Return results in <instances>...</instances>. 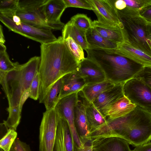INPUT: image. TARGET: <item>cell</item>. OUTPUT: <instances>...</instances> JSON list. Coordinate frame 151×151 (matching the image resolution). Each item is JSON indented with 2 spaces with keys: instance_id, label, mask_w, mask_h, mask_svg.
<instances>
[{
  "instance_id": "cell-1",
  "label": "cell",
  "mask_w": 151,
  "mask_h": 151,
  "mask_svg": "<svg viewBox=\"0 0 151 151\" xmlns=\"http://www.w3.org/2000/svg\"><path fill=\"white\" fill-rule=\"evenodd\" d=\"M38 70L40 78V103H43L46 94L58 80L65 75L77 70L79 63L72 54L62 37L40 45Z\"/></svg>"
},
{
  "instance_id": "cell-2",
  "label": "cell",
  "mask_w": 151,
  "mask_h": 151,
  "mask_svg": "<svg viewBox=\"0 0 151 151\" xmlns=\"http://www.w3.org/2000/svg\"><path fill=\"white\" fill-rule=\"evenodd\" d=\"M115 50L89 47L86 50L87 57L101 67L106 80L115 84H124L134 78L144 67L115 53Z\"/></svg>"
},
{
  "instance_id": "cell-3",
  "label": "cell",
  "mask_w": 151,
  "mask_h": 151,
  "mask_svg": "<svg viewBox=\"0 0 151 151\" xmlns=\"http://www.w3.org/2000/svg\"><path fill=\"white\" fill-rule=\"evenodd\" d=\"M112 137L123 139L133 147L151 141V113L136 107L127 115L115 119Z\"/></svg>"
},
{
  "instance_id": "cell-4",
  "label": "cell",
  "mask_w": 151,
  "mask_h": 151,
  "mask_svg": "<svg viewBox=\"0 0 151 151\" xmlns=\"http://www.w3.org/2000/svg\"><path fill=\"white\" fill-rule=\"evenodd\" d=\"M40 57H32L7 72L0 71V83L8 102V108L19 105L23 95L29 91L32 81L38 72Z\"/></svg>"
},
{
  "instance_id": "cell-5",
  "label": "cell",
  "mask_w": 151,
  "mask_h": 151,
  "mask_svg": "<svg viewBox=\"0 0 151 151\" xmlns=\"http://www.w3.org/2000/svg\"><path fill=\"white\" fill-rule=\"evenodd\" d=\"M116 11L122 24L124 42L151 57V42L147 34V22L139 11L126 7Z\"/></svg>"
},
{
  "instance_id": "cell-6",
  "label": "cell",
  "mask_w": 151,
  "mask_h": 151,
  "mask_svg": "<svg viewBox=\"0 0 151 151\" xmlns=\"http://www.w3.org/2000/svg\"><path fill=\"white\" fill-rule=\"evenodd\" d=\"M0 20L10 30L41 44L50 42L57 39L52 30L32 26L22 22L17 16L14 17L12 19L0 13Z\"/></svg>"
},
{
  "instance_id": "cell-7",
  "label": "cell",
  "mask_w": 151,
  "mask_h": 151,
  "mask_svg": "<svg viewBox=\"0 0 151 151\" xmlns=\"http://www.w3.org/2000/svg\"><path fill=\"white\" fill-rule=\"evenodd\" d=\"M46 0H19L15 14L23 22L35 27L52 30L46 23L42 12Z\"/></svg>"
},
{
  "instance_id": "cell-8",
  "label": "cell",
  "mask_w": 151,
  "mask_h": 151,
  "mask_svg": "<svg viewBox=\"0 0 151 151\" xmlns=\"http://www.w3.org/2000/svg\"><path fill=\"white\" fill-rule=\"evenodd\" d=\"M124 96L136 107L151 113V88L139 79L133 78L123 86Z\"/></svg>"
},
{
  "instance_id": "cell-9",
  "label": "cell",
  "mask_w": 151,
  "mask_h": 151,
  "mask_svg": "<svg viewBox=\"0 0 151 151\" xmlns=\"http://www.w3.org/2000/svg\"><path fill=\"white\" fill-rule=\"evenodd\" d=\"M59 117L55 108L43 113L39 129V151H52Z\"/></svg>"
},
{
  "instance_id": "cell-10",
  "label": "cell",
  "mask_w": 151,
  "mask_h": 151,
  "mask_svg": "<svg viewBox=\"0 0 151 151\" xmlns=\"http://www.w3.org/2000/svg\"><path fill=\"white\" fill-rule=\"evenodd\" d=\"M77 93L61 99L55 108L59 116L67 121L74 142L78 148L83 145L78 135L75 124L74 109L76 101Z\"/></svg>"
},
{
  "instance_id": "cell-11",
  "label": "cell",
  "mask_w": 151,
  "mask_h": 151,
  "mask_svg": "<svg viewBox=\"0 0 151 151\" xmlns=\"http://www.w3.org/2000/svg\"><path fill=\"white\" fill-rule=\"evenodd\" d=\"M99 22L111 27H119L122 24L110 0H89Z\"/></svg>"
},
{
  "instance_id": "cell-12",
  "label": "cell",
  "mask_w": 151,
  "mask_h": 151,
  "mask_svg": "<svg viewBox=\"0 0 151 151\" xmlns=\"http://www.w3.org/2000/svg\"><path fill=\"white\" fill-rule=\"evenodd\" d=\"M66 8L63 0H46L42 6L45 20L52 30H62L65 24L61 17Z\"/></svg>"
},
{
  "instance_id": "cell-13",
  "label": "cell",
  "mask_w": 151,
  "mask_h": 151,
  "mask_svg": "<svg viewBox=\"0 0 151 151\" xmlns=\"http://www.w3.org/2000/svg\"><path fill=\"white\" fill-rule=\"evenodd\" d=\"M59 116L52 151H78L67 122Z\"/></svg>"
},
{
  "instance_id": "cell-14",
  "label": "cell",
  "mask_w": 151,
  "mask_h": 151,
  "mask_svg": "<svg viewBox=\"0 0 151 151\" xmlns=\"http://www.w3.org/2000/svg\"><path fill=\"white\" fill-rule=\"evenodd\" d=\"M86 85L98 83L106 80L104 72L96 62L86 57L79 63L76 71Z\"/></svg>"
},
{
  "instance_id": "cell-15",
  "label": "cell",
  "mask_w": 151,
  "mask_h": 151,
  "mask_svg": "<svg viewBox=\"0 0 151 151\" xmlns=\"http://www.w3.org/2000/svg\"><path fill=\"white\" fill-rule=\"evenodd\" d=\"M123 84H116L111 88L99 94L92 102L100 112L106 117L110 107L124 96Z\"/></svg>"
},
{
  "instance_id": "cell-16",
  "label": "cell",
  "mask_w": 151,
  "mask_h": 151,
  "mask_svg": "<svg viewBox=\"0 0 151 151\" xmlns=\"http://www.w3.org/2000/svg\"><path fill=\"white\" fill-rule=\"evenodd\" d=\"M78 93L84 106L90 134L106 125L107 121L106 117L100 112L93 103L86 98L82 90Z\"/></svg>"
},
{
  "instance_id": "cell-17",
  "label": "cell",
  "mask_w": 151,
  "mask_h": 151,
  "mask_svg": "<svg viewBox=\"0 0 151 151\" xmlns=\"http://www.w3.org/2000/svg\"><path fill=\"white\" fill-rule=\"evenodd\" d=\"M74 112L76 128L81 142L84 144L90 141L88 139L90 132L84 106L78 92Z\"/></svg>"
},
{
  "instance_id": "cell-18",
  "label": "cell",
  "mask_w": 151,
  "mask_h": 151,
  "mask_svg": "<svg viewBox=\"0 0 151 151\" xmlns=\"http://www.w3.org/2000/svg\"><path fill=\"white\" fill-rule=\"evenodd\" d=\"M93 151H131L129 144L118 137L96 139L91 141Z\"/></svg>"
},
{
  "instance_id": "cell-19",
  "label": "cell",
  "mask_w": 151,
  "mask_h": 151,
  "mask_svg": "<svg viewBox=\"0 0 151 151\" xmlns=\"http://www.w3.org/2000/svg\"><path fill=\"white\" fill-rule=\"evenodd\" d=\"M115 53L128 58L143 65L151 66V57L125 42L118 45Z\"/></svg>"
},
{
  "instance_id": "cell-20",
  "label": "cell",
  "mask_w": 151,
  "mask_h": 151,
  "mask_svg": "<svg viewBox=\"0 0 151 151\" xmlns=\"http://www.w3.org/2000/svg\"><path fill=\"white\" fill-rule=\"evenodd\" d=\"M63 85L60 99L67 96L77 93L86 84L76 71L68 73L62 78Z\"/></svg>"
},
{
  "instance_id": "cell-21",
  "label": "cell",
  "mask_w": 151,
  "mask_h": 151,
  "mask_svg": "<svg viewBox=\"0 0 151 151\" xmlns=\"http://www.w3.org/2000/svg\"><path fill=\"white\" fill-rule=\"evenodd\" d=\"M92 27L102 37L118 45L124 42L123 31L119 27L106 25L95 20L92 22Z\"/></svg>"
},
{
  "instance_id": "cell-22",
  "label": "cell",
  "mask_w": 151,
  "mask_h": 151,
  "mask_svg": "<svg viewBox=\"0 0 151 151\" xmlns=\"http://www.w3.org/2000/svg\"><path fill=\"white\" fill-rule=\"evenodd\" d=\"M136 107L124 96L110 107L106 118L107 119H112L122 117L132 112Z\"/></svg>"
},
{
  "instance_id": "cell-23",
  "label": "cell",
  "mask_w": 151,
  "mask_h": 151,
  "mask_svg": "<svg viewBox=\"0 0 151 151\" xmlns=\"http://www.w3.org/2000/svg\"><path fill=\"white\" fill-rule=\"evenodd\" d=\"M86 31L77 27L69 21L65 25L62 30V37L63 38L68 37H72L83 50L86 51L89 46L86 39Z\"/></svg>"
},
{
  "instance_id": "cell-24",
  "label": "cell",
  "mask_w": 151,
  "mask_h": 151,
  "mask_svg": "<svg viewBox=\"0 0 151 151\" xmlns=\"http://www.w3.org/2000/svg\"><path fill=\"white\" fill-rule=\"evenodd\" d=\"M86 36L88 47L115 50L118 45L117 44L99 35L92 27L86 31Z\"/></svg>"
},
{
  "instance_id": "cell-25",
  "label": "cell",
  "mask_w": 151,
  "mask_h": 151,
  "mask_svg": "<svg viewBox=\"0 0 151 151\" xmlns=\"http://www.w3.org/2000/svg\"><path fill=\"white\" fill-rule=\"evenodd\" d=\"M115 84L106 80L98 83L86 85L82 91L86 98L92 102L99 94L113 87Z\"/></svg>"
},
{
  "instance_id": "cell-26",
  "label": "cell",
  "mask_w": 151,
  "mask_h": 151,
  "mask_svg": "<svg viewBox=\"0 0 151 151\" xmlns=\"http://www.w3.org/2000/svg\"><path fill=\"white\" fill-rule=\"evenodd\" d=\"M62 85V79L61 78L52 85L46 94L43 103L46 110L55 108L60 100Z\"/></svg>"
},
{
  "instance_id": "cell-27",
  "label": "cell",
  "mask_w": 151,
  "mask_h": 151,
  "mask_svg": "<svg viewBox=\"0 0 151 151\" xmlns=\"http://www.w3.org/2000/svg\"><path fill=\"white\" fill-rule=\"evenodd\" d=\"M22 109L20 105L7 108L8 116L6 120L3 121V123L7 129H12L16 131L20 122Z\"/></svg>"
},
{
  "instance_id": "cell-28",
  "label": "cell",
  "mask_w": 151,
  "mask_h": 151,
  "mask_svg": "<svg viewBox=\"0 0 151 151\" xmlns=\"http://www.w3.org/2000/svg\"><path fill=\"white\" fill-rule=\"evenodd\" d=\"M63 39L69 50L78 62L80 63L85 58L83 49L72 37H68Z\"/></svg>"
},
{
  "instance_id": "cell-29",
  "label": "cell",
  "mask_w": 151,
  "mask_h": 151,
  "mask_svg": "<svg viewBox=\"0 0 151 151\" xmlns=\"http://www.w3.org/2000/svg\"><path fill=\"white\" fill-rule=\"evenodd\" d=\"M70 21L79 28L86 31L92 27L93 21L86 14H77L73 16Z\"/></svg>"
},
{
  "instance_id": "cell-30",
  "label": "cell",
  "mask_w": 151,
  "mask_h": 151,
  "mask_svg": "<svg viewBox=\"0 0 151 151\" xmlns=\"http://www.w3.org/2000/svg\"><path fill=\"white\" fill-rule=\"evenodd\" d=\"M17 134L16 131L12 129H8L6 132L1 139L0 149L3 151H10L16 139Z\"/></svg>"
},
{
  "instance_id": "cell-31",
  "label": "cell",
  "mask_w": 151,
  "mask_h": 151,
  "mask_svg": "<svg viewBox=\"0 0 151 151\" xmlns=\"http://www.w3.org/2000/svg\"><path fill=\"white\" fill-rule=\"evenodd\" d=\"M19 64L12 62L10 60L6 50H0V71L7 72L15 69Z\"/></svg>"
},
{
  "instance_id": "cell-32",
  "label": "cell",
  "mask_w": 151,
  "mask_h": 151,
  "mask_svg": "<svg viewBox=\"0 0 151 151\" xmlns=\"http://www.w3.org/2000/svg\"><path fill=\"white\" fill-rule=\"evenodd\" d=\"M40 81L38 72L34 78L29 89V98L35 100H37L39 98Z\"/></svg>"
},
{
  "instance_id": "cell-33",
  "label": "cell",
  "mask_w": 151,
  "mask_h": 151,
  "mask_svg": "<svg viewBox=\"0 0 151 151\" xmlns=\"http://www.w3.org/2000/svg\"><path fill=\"white\" fill-rule=\"evenodd\" d=\"M67 8H83L93 10V7L89 0H63Z\"/></svg>"
},
{
  "instance_id": "cell-34",
  "label": "cell",
  "mask_w": 151,
  "mask_h": 151,
  "mask_svg": "<svg viewBox=\"0 0 151 151\" xmlns=\"http://www.w3.org/2000/svg\"><path fill=\"white\" fill-rule=\"evenodd\" d=\"M151 88V66L145 67L135 76Z\"/></svg>"
},
{
  "instance_id": "cell-35",
  "label": "cell",
  "mask_w": 151,
  "mask_h": 151,
  "mask_svg": "<svg viewBox=\"0 0 151 151\" xmlns=\"http://www.w3.org/2000/svg\"><path fill=\"white\" fill-rule=\"evenodd\" d=\"M19 0H2L0 2V13L16 11Z\"/></svg>"
},
{
  "instance_id": "cell-36",
  "label": "cell",
  "mask_w": 151,
  "mask_h": 151,
  "mask_svg": "<svg viewBox=\"0 0 151 151\" xmlns=\"http://www.w3.org/2000/svg\"><path fill=\"white\" fill-rule=\"evenodd\" d=\"M127 8L139 11L151 4V0H124Z\"/></svg>"
},
{
  "instance_id": "cell-37",
  "label": "cell",
  "mask_w": 151,
  "mask_h": 151,
  "mask_svg": "<svg viewBox=\"0 0 151 151\" xmlns=\"http://www.w3.org/2000/svg\"><path fill=\"white\" fill-rule=\"evenodd\" d=\"M10 151H31L29 145L16 139Z\"/></svg>"
},
{
  "instance_id": "cell-38",
  "label": "cell",
  "mask_w": 151,
  "mask_h": 151,
  "mask_svg": "<svg viewBox=\"0 0 151 151\" xmlns=\"http://www.w3.org/2000/svg\"><path fill=\"white\" fill-rule=\"evenodd\" d=\"M139 12L147 23H151V4L139 10Z\"/></svg>"
},
{
  "instance_id": "cell-39",
  "label": "cell",
  "mask_w": 151,
  "mask_h": 151,
  "mask_svg": "<svg viewBox=\"0 0 151 151\" xmlns=\"http://www.w3.org/2000/svg\"><path fill=\"white\" fill-rule=\"evenodd\" d=\"M131 151H151V142L135 147Z\"/></svg>"
},
{
  "instance_id": "cell-40",
  "label": "cell",
  "mask_w": 151,
  "mask_h": 151,
  "mask_svg": "<svg viewBox=\"0 0 151 151\" xmlns=\"http://www.w3.org/2000/svg\"><path fill=\"white\" fill-rule=\"evenodd\" d=\"M78 151H93V146L91 141L84 144L82 147L78 149Z\"/></svg>"
},
{
  "instance_id": "cell-41",
  "label": "cell",
  "mask_w": 151,
  "mask_h": 151,
  "mask_svg": "<svg viewBox=\"0 0 151 151\" xmlns=\"http://www.w3.org/2000/svg\"><path fill=\"white\" fill-rule=\"evenodd\" d=\"M147 34L148 38L151 42V23H147Z\"/></svg>"
},
{
  "instance_id": "cell-42",
  "label": "cell",
  "mask_w": 151,
  "mask_h": 151,
  "mask_svg": "<svg viewBox=\"0 0 151 151\" xmlns=\"http://www.w3.org/2000/svg\"><path fill=\"white\" fill-rule=\"evenodd\" d=\"M5 42V38L3 34L2 27L1 25L0 26V43L4 44Z\"/></svg>"
},
{
  "instance_id": "cell-43",
  "label": "cell",
  "mask_w": 151,
  "mask_h": 151,
  "mask_svg": "<svg viewBox=\"0 0 151 151\" xmlns=\"http://www.w3.org/2000/svg\"><path fill=\"white\" fill-rule=\"evenodd\" d=\"M0 151H3L2 150L0 149Z\"/></svg>"
}]
</instances>
